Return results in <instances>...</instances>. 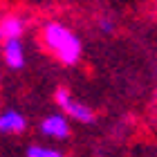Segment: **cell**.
Listing matches in <instances>:
<instances>
[{
	"label": "cell",
	"mask_w": 157,
	"mask_h": 157,
	"mask_svg": "<svg viewBox=\"0 0 157 157\" xmlns=\"http://www.w3.org/2000/svg\"><path fill=\"white\" fill-rule=\"evenodd\" d=\"M25 34V20L16 16V13H7L0 20V36L2 40H9V38H20Z\"/></svg>",
	"instance_id": "cell-6"
},
{
	"label": "cell",
	"mask_w": 157,
	"mask_h": 157,
	"mask_svg": "<svg viewBox=\"0 0 157 157\" xmlns=\"http://www.w3.org/2000/svg\"><path fill=\"white\" fill-rule=\"evenodd\" d=\"M25 157H65L63 153H59L56 148H49V146H38V144H32L27 148Z\"/></svg>",
	"instance_id": "cell-7"
},
{
	"label": "cell",
	"mask_w": 157,
	"mask_h": 157,
	"mask_svg": "<svg viewBox=\"0 0 157 157\" xmlns=\"http://www.w3.org/2000/svg\"><path fill=\"white\" fill-rule=\"evenodd\" d=\"M155 16H157V11H155Z\"/></svg>",
	"instance_id": "cell-10"
},
{
	"label": "cell",
	"mask_w": 157,
	"mask_h": 157,
	"mask_svg": "<svg viewBox=\"0 0 157 157\" xmlns=\"http://www.w3.org/2000/svg\"><path fill=\"white\" fill-rule=\"evenodd\" d=\"M54 101L70 119L78 121V124H94V112H92V108H88V105L81 103V101H76V99L70 94L67 88H56Z\"/></svg>",
	"instance_id": "cell-2"
},
{
	"label": "cell",
	"mask_w": 157,
	"mask_h": 157,
	"mask_svg": "<svg viewBox=\"0 0 157 157\" xmlns=\"http://www.w3.org/2000/svg\"><path fill=\"white\" fill-rule=\"evenodd\" d=\"M27 130V119L23 117V112L7 108L0 112V132L2 135H20Z\"/></svg>",
	"instance_id": "cell-5"
},
{
	"label": "cell",
	"mask_w": 157,
	"mask_h": 157,
	"mask_svg": "<svg viewBox=\"0 0 157 157\" xmlns=\"http://www.w3.org/2000/svg\"><path fill=\"white\" fill-rule=\"evenodd\" d=\"M155 99H157V88H155Z\"/></svg>",
	"instance_id": "cell-9"
},
{
	"label": "cell",
	"mask_w": 157,
	"mask_h": 157,
	"mask_svg": "<svg viewBox=\"0 0 157 157\" xmlns=\"http://www.w3.org/2000/svg\"><path fill=\"white\" fill-rule=\"evenodd\" d=\"M99 27H101V32H105V34H110L112 29H115V25H112L110 18H101L99 20Z\"/></svg>",
	"instance_id": "cell-8"
},
{
	"label": "cell",
	"mask_w": 157,
	"mask_h": 157,
	"mask_svg": "<svg viewBox=\"0 0 157 157\" xmlns=\"http://www.w3.org/2000/svg\"><path fill=\"white\" fill-rule=\"evenodd\" d=\"M43 43L63 65H76L81 59V40L72 29H67L61 23H47L43 27Z\"/></svg>",
	"instance_id": "cell-1"
},
{
	"label": "cell",
	"mask_w": 157,
	"mask_h": 157,
	"mask_svg": "<svg viewBox=\"0 0 157 157\" xmlns=\"http://www.w3.org/2000/svg\"><path fill=\"white\" fill-rule=\"evenodd\" d=\"M38 132L43 137H49V139H67L70 137V121L65 112H56V115H47L45 119L38 124Z\"/></svg>",
	"instance_id": "cell-3"
},
{
	"label": "cell",
	"mask_w": 157,
	"mask_h": 157,
	"mask_svg": "<svg viewBox=\"0 0 157 157\" xmlns=\"http://www.w3.org/2000/svg\"><path fill=\"white\" fill-rule=\"evenodd\" d=\"M2 61L9 70H23L25 67V47L20 38H9L2 40Z\"/></svg>",
	"instance_id": "cell-4"
}]
</instances>
